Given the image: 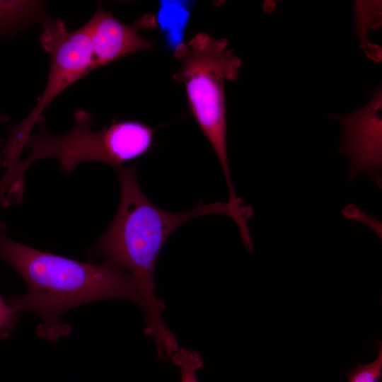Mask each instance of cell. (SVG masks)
I'll return each mask as SVG.
<instances>
[{
  "label": "cell",
  "mask_w": 382,
  "mask_h": 382,
  "mask_svg": "<svg viewBox=\"0 0 382 382\" xmlns=\"http://www.w3.org/2000/svg\"><path fill=\"white\" fill-rule=\"evenodd\" d=\"M44 3L40 1H0V37L13 35L40 19Z\"/></svg>",
  "instance_id": "8"
},
{
  "label": "cell",
  "mask_w": 382,
  "mask_h": 382,
  "mask_svg": "<svg viewBox=\"0 0 382 382\" xmlns=\"http://www.w3.org/2000/svg\"><path fill=\"white\" fill-rule=\"evenodd\" d=\"M40 42L50 55V71L45 87L30 114L11 128L0 154V164L6 169L21 161L24 143L45 108L63 91L93 71L89 28L86 23L69 31L62 18L44 17Z\"/></svg>",
  "instance_id": "5"
},
{
  "label": "cell",
  "mask_w": 382,
  "mask_h": 382,
  "mask_svg": "<svg viewBox=\"0 0 382 382\" xmlns=\"http://www.w3.org/2000/svg\"><path fill=\"white\" fill-rule=\"evenodd\" d=\"M382 92L378 88L368 104L344 115H330L343 127L340 151L348 158L347 179L359 173L370 175L381 187Z\"/></svg>",
  "instance_id": "6"
},
{
  "label": "cell",
  "mask_w": 382,
  "mask_h": 382,
  "mask_svg": "<svg viewBox=\"0 0 382 382\" xmlns=\"http://www.w3.org/2000/svg\"><path fill=\"white\" fill-rule=\"evenodd\" d=\"M91 47L93 71L132 52L148 50L154 42L142 38L139 30L156 27L155 17L145 13L132 25H127L103 9L101 2L87 22Z\"/></svg>",
  "instance_id": "7"
},
{
  "label": "cell",
  "mask_w": 382,
  "mask_h": 382,
  "mask_svg": "<svg viewBox=\"0 0 382 382\" xmlns=\"http://www.w3.org/2000/svg\"><path fill=\"white\" fill-rule=\"evenodd\" d=\"M114 169L120 184V203L112 223L95 244L93 251L104 262L128 271L141 299L146 334L154 339L158 350H168L175 345L176 338L163 318L164 305L156 297L154 279L156 262L166 240L183 223L209 214L232 217L239 232L245 233L253 211L250 206L216 202H199L186 212H168L144 194L134 166L122 165Z\"/></svg>",
  "instance_id": "1"
},
{
  "label": "cell",
  "mask_w": 382,
  "mask_h": 382,
  "mask_svg": "<svg viewBox=\"0 0 382 382\" xmlns=\"http://www.w3.org/2000/svg\"><path fill=\"white\" fill-rule=\"evenodd\" d=\"M0 260L11 266L25 280L28 291L10 298L18 313L30 311L43 323L37 335L55 341L67 335L62 323L69 309L88 303L112 299H126L142 306L137 285L125 270L104 262L97 265L36 250L0 233Z\"/></svg>",
  "instance_id": "2"
},
{
  "label": "cell",
  "mask_w": 382,
  "mask_h": 382,
  "mask_svg": "<svg viewBox=\"0 0 382 382\" xmlns=\"http://www.w3.org/2000/svg\"><path fill=\"white\" fill-rule=\"evenodd\" d=\"M18 313L0 296V339L6 337L14 327Z\"/></svg>",
  "instance_id": "11"
},
{
  "label": "cell",
  "mask_w": 382,
  "mask_h": 382,
  "mask_svg": "<svg viewBox=\"0 0 382 382\" xmlns=\"http://www.w3.org/2000/svg\"><path fill=\"white\" fill-rule=\"evenodd\" d=\"M177 51L183 64L173 79L184 83L191 112L221 164L228 202L236 204L241 198L236 194L228 165L224 81L236 79L241 61L226 39L202 32Z\"/></svg>",
  "instance_id": "4"
},
{
  "label": "cell",
  "mask_w": 382,
  "mask_h": 382,
  "mask_svg": "<svg viewBox=\"0 0 382 382\" xmlns=\"http://www.w3.org/2000/svg\"><path fill=\"white\" fill-rule=\"evenodd\" d=\"M1 188H2V183H1V180L0 179V192L1 191ZM4 230L5 228H4V225L0 224V233Z\"/></svg>",
  "instance_id": "13"
},
{
  "label": "cell",
  "mask_w": 382,
  "mask_h": 382,
  "mask_svg": "<svg viewBox=\"0 0 382 382\" xmlns=\"http://www.w3.org/2000/svg\"><path fill=\"white\" fill-rule=\"evenodd\" d=\"M8 120V117L5 114H0V123L6 122ZM6 141L0 139V146L5 144ZM1 165V164H0Z\"/></svg>",
  "instance_id": "12"
},
{
  "label": "cell",
  "mask_w": 382,
  "mask_h": 382,
  "mask_svg": "<svg viewBox=\"0 0 382 382\" xmlns=\"http://www.w3.org/2000/svg\"><path fill=\"white\" fill-rule=\"evenodd\" d=\"M382 347L377 357L368 364L358 363L357 366L347 374L348 382H381Z\"/></svg>",
  "instance_id": "10"
},
{
  "label": "cell",
  "mask_w": 382,
  "mask_h": 382,
  "mask_svg": "<svg viewBox=\"0 0 382 382\" xmlns=\"http://www.w3.org/2000/svg\"><path fill=\"white\" fill-rule=\"evenodd\" d=\"M170 358L180 371L181 382H198L195 372L202 366L203 359L197 352L180 347Z\"/></svg>",
  "instance_id": "9"
},
{
  "label": "cell",
  "mask_w": 382,
  "mask_h": 382,
  "mask_svg": "<svg viewBox=\"0 0 382 382\" xmlns=\"http://www.w3.org/2000/svg\"><path fill=\"white\" fill-rule=\"evenodd\" d=\"M92 120L89 112L77 110L72 129L64 134L55 135L47 132L45 119L41 117L35 125L37 132L30 134L25 140L24 148L30 149L29 155L13 169L6 172L13 193L23 195L25 173L40 159H57L64 173H70L79 164L90 161L102 162L115 168L143 156L152 145L155 129L147 125L137 121H119L100 131H93Z\"/></svg>",
  "instance_id": "3"
}]
</instances>
